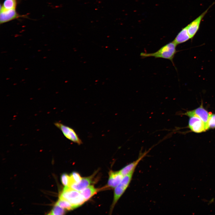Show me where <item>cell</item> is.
<instances>
[{"instance_id": "obj_3", "label": "cell", "mask_w": 215, "mask_h": 215, "mask_svg": "<svg viewBox=\"0 0 215 215\" xmlns=\"http://www.w3.org/2000/svg\"><path fill=\"white\" fill-rule=\"evenodd\" d=\"M133 173L134 172H131L124 176L119 184L115 188L113 208L128 187L132 180Z\"/></svg>"}, {"instance_id": "obj_15", "label": "cell", "mask_w": 215, "mask_h": 215, "mask_svg": "<svg viewBox=\"0 0 215 215\" xmlns=\"http://www.w3.org/2000/svg\"><path fill=\"white\" fill-rule=\"evenodd\" d=\"M56 205L67 210L74 209L72 205L69 202L63 199H59Z\"/></svg>"}, {"instance_id": "obj_1", "label": "cell", "mask_w": 215, "mask_h": 215, "mask_svg": "<svg viewBox=\"0 0 215 215\" xmlns=\"http://www.w3.org/2000/svg\"><path fill=\"white\" fill-rule=\"evenodd\" d=\"M177 45L172 41L164 45L155 52L150 53H141L140 56L143 58L153 57L155 58L167 59L170 60L174 65L173 60L177 52Z\"/></svg>"}, {"instance_id": "obj_12", "label": "cell", "mask_w": 215, "mask_h": 215, "mask_svg": "<svg viewBox=\"0 0 215 215\" xmlns=\"http://www.w3.org/2000/svg\"><path fill=\"white\" fill-rule=\"evenodd\" d=\"M190 39V37L186 26L179 33L173 41L177 45L186 42Z\"/></svg>"}, {"instance_id": "obj_8", "label": "cell", "mask_w": 215, "mask_h": 215, "mask_svg": "<svg viewBox=\"0 0 215 215\" xmlns=\"http://www.w3.org/2000/svg\"><path fill=\"white\" fill-rule=\"evenodd\" d=\"M189 126L192 131L197 133L204 132L207 130L204 122L196 116L190 117Z\"/></svg>"}, {"instance_id": "obj_11", "label": "cell", "mask_w": 215, "mask_h": 215, "mask_svg": "<svg viewBox=\"0 0 215 215\" xmlns=\"http://www.w3.org/2000/svg\"><path fill=\"white\" fill-rule=\"evenodd\" d=\"M93 176L82 178L78 183L72 185L70 187L79 191H81L90 185L92 181Z\"/></svg>"}, {"instance_id": "obj_5", "label": "cell", "mask_w": 215, "mask_h": 215, "mask_svg": "<svg viewBox=\"0 0 215 215\" xmlns=\"http://www.w3.org/2000/svg\"><path fill=\"white\" fill-rule=\"evenodd\" d=\"M211 114V113L208 112L204 108L202 103L197 108L192 110L187 111L184 114L190 117L196 116L199 117L204 122L207 130L209 129L208 122Z\"/></svg>"}, {"instance_id": "obj_10", "label": "cell", "mask_w": 215, "mask_h": 215, "mask_svg": "<svg viewBox=\"0 0 215 215\" xmlns=\"http://www.w3.org/2000/svg\"><path fill=\"white\" fill-rule=\"evenodd\" d=\"M124 176L119 171H110L109 173V178L108 181V186L112 188H115L120 182Z\"/></svg>"}, {"instance_id": "obj_4", "label": "cell", "mask_w": 215, "mask_h": 215, "mask_svg": "<svg viewBox=\"0 0 215 215\" xmlns=\"http://www.w3.org/2000/svg\"><path fill=\"white\" fill-rule=\"evenodd\" d=\"M54 125L61 130L64 136L70 141L79 145L82 143L81 139L72 128L65 125L60 122H55L54 123Z\"/></svg>"}, {"instance_id": "obj_18", "label": "cell", "mask_w": 215, "mask_h": 215, "mask_svg": "<svg viewBox=\"0 0 215 215\" xmlns=\"http://www.w3.org/2000/svg\"><path fill=\"white\" fill-rule=\"evenodd\" d=\"M61 179L62 184L65 187H70L71 182L70 175L65 173L63 174L61 176Z\"/></svg>"}, {"instance_id": "obj_6", "label": "cell", "mask_w": 215, "mask_h": 215, "mask_svg": "<svg viewBox=\"0 0 215 215\" xmlns=\"http://www.w3.org/2000/svg\"><path fill=\"white\" fill-rule=\"evenodd\" d=\"M26 15L19 14L16 9L6 10L1 6L0 8V24H1L10 21L20 17H24Z\"/></svg>"}, {"instance_id": "obj_14", "label": "cell", "mask_w": 215, "mask_h": 215, "mask_svg": "<svg viewBox=\"0 0 215 215\" xmlns=\"http://www.w3.org/2000/svg\"><path fill=\"white\" fill-rule=\"evenodd\" d=\"M17 3V0H5L2 7L6 10L16 9Z\"/></svg>"}, {"instance_id": "obj_7", "label": "cell", "mask_w": 215, "mask_h": 215, "mask_svg": "<svg viewBox=\"0 0 215 215\" xmlns=\"http://www.w3.org/2000/svg\"><path fill=\"white\" fill-rule=\"evenodd\" d=\"M212 5V4L187 26L188 32L191 39H192L193 38L198 31L202 19L207 13L209 8Z\"/></svg>"}, {"instance_id": "obj_13", "label": "cell", "mask_w": 215, "mask_h": 215, "mask_svg": "<svg viewBox=\"0 0 215 215\" xmlns=\"http://www.w3.org/2000/svg\"><path fill=\"white\" fill-rule=\"evenodd\" d=\"M98 191V189L95 188L93 185H90L80 192L86 201L96 194Z\"/></svg>"}, {"instance_id": "obj_9", "label": "cell", "mask_w": 215, "mask_h": 215, "mask_svg": "<svg viewBox=\"0 0 215 215\" xmlns=\"http://www.w3.org/2000/svg\"><path fill=\"white\" fill-rule=\"evenodd\" d=\"M148 152V151H146L143 153H141L136 160L122 168L119 171L124 176L130 173L134 172L139 163L147 155Z\"/></svg>"}, {"instance_id": "obj_19", "label": "cell", "mask_w": 215, "mask_h": 215, "mask_svg": "<svg viewBox=\"0 0 215 215\" xmlns=\"http://www.w3.org/2000/svg\"><path fill=\"white\" fill-rule=\"evenodd\" d=\"M208 127L209 128H215V114L212 113L211 115L208 122Z\"/></svg>"}, {"instance_id": "obj_16", "label": "cell", "mask_w": 215, "mask_h": 215, "mask_svg": "<svg viewBox=\"0 0 215 215\" xmlns=\"http://www.w3.org/2000/svg\"><path fill=\"white\" fill-rule=\"evenodd\" d=\"M70 176L71 182L70 187L72 185L79 182L82 179L80 174L76 172H72Z\"/></svg>"}, {"instance_id": "obj_17", "label": "cell", "mask_w": 215, "mask_h": 215, "mask_svg": "<svg viewBox=\"0 0 215 215\" xmlns=\"http://www.w3.org/2000/svg\"><path fill=\"white\" fill-rule=\"evenodd\" d=\"M65 213L64 209L56 205L49 214L63 215Z\"/></svg>"}, {"instance_id": "obj_2", "label": "cell", "mask_w": 215, "mask_h": 215, "mask_svg": "<svg viewBox=\"0 0 215 215\" xmlns=\"http://www.w3.org/2000/svg\"><path fill=\"white\" fill-rule=\"evenodd\" d=\"M59 199L69 202L74 209L81 206L86 201L80 191L67 186L64 187Z\"/></svg>"}]
</instances>
